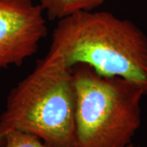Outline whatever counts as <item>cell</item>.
<instances>
[{
	"label": "cell",
	"mask_w": 147,
	"mask_h": 147,
	"mask_svg": "<svg viewBox=\"0 0 147 147\" xmlns=\"http://www.w3.org/2000/svg\"><path fill=\"white\" fill-rule=\"evenodd\" d=\"M43 60L65 68L88 65L131 81L147 95V36L109 11H82L57 21Z\"/></svg>",
	"instance_id": "1"
},
{
	"label": "cell",
	"mask_w": 147,
	"mask_h": 147,
	"mask_svg": "<svg viewBox=\"0 0 147 147\" xmlns=\"http://www.w3.org/2000/svg\"><path fill=\"white\" fill-rule=\"evenodd\" d=\"M14 130L50 147H77L73 69L42 59L11 90L0 116V135Z\"/></svg>",
	"instance_id": "2"
},
{
	"label": "cell",
	"mask_w": 147,
	"mask_h": 147,
	"mask_svg": "<svg viewBox=\"0 0 147 147\" xmlns=\"http://www.w3.org/2000/svg\"><path fill=\"white\" fill-rule=\"evenodd\" d=\"M77 147H126L142 123L146 95L136 84L98 74L85 65L73 68Z\"/></svg>",
	"instance_id": "3"
},
{
	"label": "cell",
	"mask_w": 147,
	"mask_h": 147,
	"mask_svg": "<svg viewBox=\"0 0 147 147\" xmlns=\"http://www.w3.org/2000/svg\"><path fill=\"white\" fill-rule=\"evenodd\" d=\"M45 13L33 0H0V69L21 65L47 35Z\"/></svg>",
	"instance_id": "4"
},
{
	"label": "cell",
	"mask_w": 147,
	"mask_h": 147,
	"mask_svg": "<svg viewBox=\"0 0 147 147\" xmlns=\"http://www.w3.org/2000/svg\"><path fill=\"white\" fill-rule=\"evenodd\" d=\"M105 0H38L45 15L51 20L62 18L82 11L96 9Z\"/></svg>",
	"instance_id": "5"
},
{
	"label": "cell",
	"mask_w": 147,
	"mask_h": 147,
	"mask_svg": "<svg viewBox=\"0 0 147 147\" xmlns=\"http://www.w3.org/2000/svg\"><path fill=\"white\" fill-rule=\"evenodd\" d=\"M1 147H50L38 137L25 131H10L5 133Z\"/></svg>",
	"instance_id": "6"
},
{
	"label": "cell",
	"mask_w": 147,
	"mask_h": 147,
	"mask_svg": "<svg viewBox=\"0 0 147 147\" xmlns=\"http://www.w3.org/2000/svg\"><path fill=\"white\" fill-rule=\"evenodd\" d=\"M4 142V136L3 135H0V147L3 146Z\"/></svg>",
	"instance_id": "7"
},
{
	"label": "cell",
	"mask_w": 147,
	"mask_h": 147,
	"mask_svg": "<svg viewBox=\"0 0 147 147\" xmlns=\"http://www.w3.org/2000/svg\"><path fill=\"white\" fill-rule=\"evenodd\" d=\"M126 147H141V146H135V145H133L132 143H131V144H129L128 146H127Z\"/></svg>",
	"instance_id": "8"
}]
</instances>
